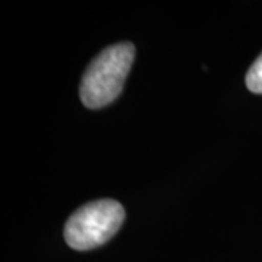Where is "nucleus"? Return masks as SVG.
I'll use <instances>...</instances> for the list:
<instances>
[{
	"label": "nucleus",
	"mask_w": 262,
	"mask_h": 262,
	"mask_svg": "<svg viewBox=\"0 0 262 262\" xmlns=\"http://www.w3.org/2000/svg\"><path fill=\"white\" fill-rule=\"evenodd\" d=\"M136 57L131 42H118L95 57L84 72L80 83V99L91 110L103 108L122 92Z\"/></svg>",
	"instance_id": "nucleus-1"
},
{
	"label": "nucleus",
	"mask_w": 262,
	"mask_h": 262,
	"mask_svg": "<svg viewBox=\"0 0 262 262\" xmlns=\"http://www.w3.org/2000/svg\"><path fill=\"white\" fill-rule=\"evenodd\" d=\"M125 211L115 200H98L76 210L64 226V239L76 251L106 244L120 230Z\"/></svg>",
	"instance_id": "nucleus-2"
},
{
	"label": "nucleus",
	"mask_w": 262,
	"mask_h": 262,
	"mask_svg": "<svg viewBox=\"0 0 262 262\" xmlns=\"http://www.w3.org/2000/svg\"><path fill=\"white\" fill-rule=\"evenodd\" d=\"M246 86L253 94H262V53L246 73Z\"/></svg>",
	"instance_id": "nucleus-3"
}]
</instances>
